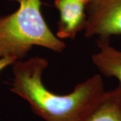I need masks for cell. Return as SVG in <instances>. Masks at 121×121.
Masks as SVG:
<instances>
[{
  "label": "cell",
  "instance_id": "6da1fadb",
  "mask_svg": "<svg viewBox=\"0 0 121 121\" xmlns=\"http://www.w3.org/2000/svg\"><path fill=\"white\" fill-rule=\"evenodd\" d=\"M48 60L34 56L13 64L10 91L26 100L32 111L44 121H79L105 92L99 74L78 83L67 94H57L44 86L43 75Z\"/></svg>",
  "mask_w": 121,
  "mask_h": 121
},
{
  "label": "cell",
  "instance_id": "7a4b0ae2",
  "mask_svg": "<svg viewBox=\"0 0 121 121\" xmlns=\"http://www.w3.org/2000/svg\"><path fill=\"white\" fill-rule=\"evenodd\" d=\"M16 1V11L0 16V57L23 60L34 47L62 52L66 45L53 34L41 12L40 0H9Z\"/></svg>",
  "mask_w": 121,
  "mask_h": 121
},
{
  "label": "cell",
  "instance_id": "3957f363",
  "mask_svg": "<svg viewBox=\"0 0 121 121\" xmlns=\"http://www.w3.org/2000/svg\"><path fill=\"white\" fill-rule=\"evenodd\" d=\"M84 35L110 40L121 36V0H92L87 4Z\"/></svg>",
  "mask_w": 121,
  "mask_h": 121
},
{
  "label": "cell",
  "instance_id": "277c9868",
  "mask_svg": "<svg viewBox=\"0 0 121 121\" xmlns=\"http://www.w3.org/2000/svg\"><path fill=\"white\" fill-rule=\"evenodd\" d=\"M54 4L59 13L55 35L61 40H73L86 26L87 4L83 0H55Z\"/></svg>",
  "mask_w": 121,
  "mask_h": 121
},
{
  "label": "cell",
  "instance_id": "5b68a950",
  "mask_svg": "<svg viewBox=\"0 0 121 121\" xmlns=\"http://www.w3.org/2000/svg\"><path fill=\"white\" fill-rule=\"evenodd\" d=\"M79 121H121V85L105 91L87 114Z\"/></svg>",
  "mask_w": 121,
  "mask_h": 121
},
{
  "label": "cell",
  "instance_id": "8992f818",
  "mask_svg": "<svg viewBox=\"0 0 121 121\" xmlns=\"http://www.w3.org/2000/svg\"><path fill=\"white\" fill-rule=\"evenodd\" d=\"M97 44L99 50L92 55V63L104 76L116 78L121 85V51L112 47L108 39H98Z\"/></svg>",
  "mask_w": 121,
  "mask_h": 121
},
{
  "label": "cell",
  "instance_id": "52a82bcc",
  "mask_svg": "<svg viewBox=\"0 0 121 121\" xmlns=\"http://www.w3.org/2000/svg\"><path fill=\"white\" fill-rule=\"evenodd\" d=\"M16 60L11 57H0V73L9 65H13Z\"/></svg>",
  "mask_w": 121,
  "mask_h": 121
},
{
  "label": "cell",
  "instance_id": "ba28073f",
  "mask_svg": "<svg viewBox=\"0 0 121 121\" xmlns=\"http://www.w3.org/2000/svg\"><path fill=\"white\" fill-rule=\"evenodd\" d=\"M83 1H85L87 4L88 3H90V1H91L92 0H83Z\"/></svg>",
  "mask_w": 121,
  "mask_h": 121
}]
</instances>
